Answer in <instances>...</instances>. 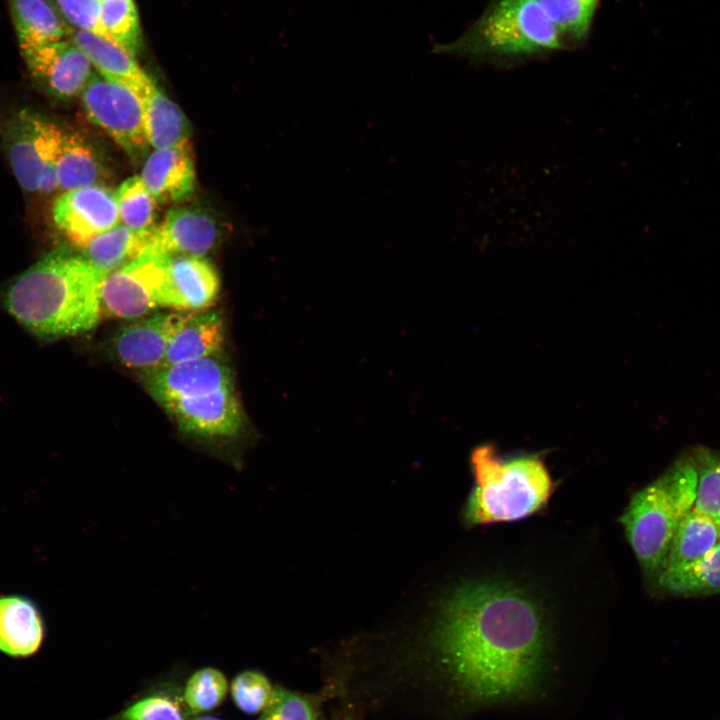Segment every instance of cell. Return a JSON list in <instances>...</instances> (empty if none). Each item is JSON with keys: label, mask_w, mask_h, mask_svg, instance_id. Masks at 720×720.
I'll use <instances>...</instances> for the list:
<instances>
[{"label": "cell", "mask_w": 720, "mask_h": 720, "mask_svg": "<svg viewBox=\"0 0 720 720\" xmlns=\"http://www.w3.org/2000/svg\"><path fill=\"white\" fill-rule=\"evenodd\" d=\"M547 644L540 605L524 590L498 582L457 588L435 631L442 667L474 701L527 694L541 673Z\"/></svg>", "instance_id": "obj_1"}, {"label": "cell", "mask_w": 720, "mask_h": 720, "mask_svg": "<svg viewBox=\"0 0 720 720\" xmlns=\"http://www.w3.org/2000/svg\"><path fill=\"white\" fill-rule=\"evenodd\" d=\"M104 273L84 256L50 254L19 275L4 295L7 310L39 337L86 332L102 316Z\"/></svg>", "instance_id": "obj_2"}, {"label": "cell", "mask_w": 720, "mask_h": 720, "mask_svg": "<svg viewBox=\"0 0 720 720\" xmlns=\"http://www.w3.org/2000/svg\"><path fill=\"white\" fill-rule=\"evenodd\" d=\"M563 48L559 33L538 0H493L458 38L433 53L473 62H512Z\"/></svg>", "instance_id": "obj_3"}, {"label": "cell", "mask_w": 720, "mask_h": 720, "mask_svg": "<svg viewBox=\"0 0 720 720\" xmlns=\"http://www.w3.org/2000/svg\"><path fill=\"white\" fill-rule=\"evenodd\" d=\"M471 465L475 486L465 509L471 525L524 519L552 495V478L537 456L502 460L493 446L482 445L473 450Z\"/></svg>", "instance_id": "obj_4"}, {"label": "cell", "mask_w": 720, "mask_h": 720, "mask_svg": "<svg viewBox=\"0 0 720 720\" xmlns=\"http://www.w3.org/2000/svg\"><path fill=\"white\" fill-rule=\"evenodd\" d=\"M696 487L697 472L689 453L637 491L622 514L628 542L648 574L659 573L678 524L694 506Z\"/></svg>", "instance_id": "obj_5"}, {"label": "cell", "mask_w": 720, "mask_h": 720, "mask_svg": "<svg viewBox=\"0 0 720 720\" xmlns=\"http://www.w3.org/2000/svg\"><path fill=\"white\" fill-rule=\"evenodd\" d=\"M59 126L39 113L22 109L2 127V139L13 174L27 192L58 190L53 154Z\"/></svg>", "instance_id": "obj_6"}, {"label": "cell", "mask_w": 720, "mask_h": 720, "mask_svg": "<svg viewBox=\"0 0 720 720\" xmlns=\"http://www.w3.org/2000/svg\"><path fill=\"white\" fill-rule=\"evenodd\" d=\"M88 118L101 127L132 159L141 158L149 144L142 96L133 88L93 73L82 90Z\"/></svg>", "instance_id": "obj_7"}, {"label": "cell", "mask_w": 720, "mask_h": 720, "mask_svg": "<svg viewBox=\"0 0 720 720\" xmlns=\"http://www.w3.org/2000/svg\"><path fill=\"white\" fill-rule=\"evenodd\" d=\"M170 257L144 250L131 262L106 274L100 286L102 315L135 319L159 307Z\"/></svg>", "instance_id": "obj_8"}, {"label": "cell", "mask_w": 720, "mask_h": 720, "mask_svg": "<svg viewBox=\"0 0 720 720\" xmlns=\"http://www.w3.org/2000/svg\"><path fill=\"white\" fill-rule=\"evenodd\" d=\"M52 216L65 236L83 249L120 223L115 193L96 183L65 191L55 201Z\"/></svg>", "instance_id": "obj_9"}, {"label": "cell", "mask_w": 720, "mask_h": 720, "mask_svg": "<svg viewBox=\"0 0 720 720\" xmlns=\"http://www.w3.org/2000/svg\"><path fill=\"white\" fill-rule=\"evenodd\" d=\"M21 54L31 77L58 99L80 95L93 74L89 59L70 39L43 43Z\"/></svg>", "instance_id": "obj_10"}, {"label": "cell", "mask_w": 720, "mask_h": 720, "mask_svg": "<svg viewBox=\"0 0 720 720\" xmlns=\"http://www.w3.org/2000/svg\"><path fill=\"white\" fill-rule=\"evenodd\" d=\"M185 433L205 438H231L243 427V414L234 386L181 398L161 405Z\"/></svg>", "instance_id": "obj_11"}, {"label": "cell", "mask_w": 720, "mask_h": 720, "mask_svg": "<svg viewBox=\"0 0 720 720\" xmlns=\"http://www.w3.org/2000/svg\"><path fill=\"white\" fill-rule=\"evenodd\" d=\"M145 386L160 404L233 387L228 366L216 356L161 366L146 373Z\"/></svg>", "instance_id": "obj_12"}, {"label": "cell", "mask_w": 720, "mask_h": 720, "mask_svg": "<svg viewBox=\"0 0 720 720\" xmlns=\"http://www.w3.org/2000/svg\"><path fill=\"white\" fill-rule=\"evenodd\" d=\"M189 312L161 313L125 325L113 341L121 364L146 372L161 367L168 345Z\"/></svg>", "instance_id": "obj_13"}, {"label": "cell", "mask_w": 720, "mask_h": 720, "mask_svg": "<svg viewBox=\"0 0 720 720\" xmlns=\"http://www.w3.org/2000/svg\"><path fill=\"white\" fill-rule=\"evenodd\" d=\"M220 279L204 257L171 256L159 300V307L198 312L217 299Z\"/></svg>", "instance_id": "obj_14"}, {"label": "cell", "mask_w": 720, "mask_h": 720, "mask_svg": "<svg viewBox=\"0 0 720 720\" xmlns=\"http://www.w3.org/2000/svg\"><path fill=\"white\" fill-rule=\"evenodd\" d=\"M218 236L217 221L208 211L182 207L169 211L154 228L145 250L168 256L204 257Z\"/></svg>", "instance_id": "obj_15"}, {"label": "cell", "mask_w": 720, "mask_h": 720, "mask_svg": "<svg viewBox=\"0 0 720 720\" xmlns=\"http://www.w3.org/2000/svg\"><path fill=\"white\" fill-rule=\"evenodd\" d=\"M140 177L157 202H178L189 197L195 188L196 175L188 143L154 149Z\"/></svg>", "instance_id": "obj_16"}, {"label": "cell", "mask_w": 720, "mask_h": 720, "mask_svg": "<svg viewBox=\"0 0 720 720\" xmlns=\"http://www.w3.org/2000/svg\"><path fill=\"white\" fill-rule=\"evenodd\" d=\"M67 37L83 51L103 77L123 83L140 94L153 81L138 65L135 57L117 44L71 27Z\"/></svg>", "instance_id": "obj_17"}, {"label": "cell", "mask_w": 720, "mask_h": 720, "mask_svg": "<svg viewBox=\"0 0 720 720\" xmlns=\"http://www.w3.org/2000/svg\"><path fill=\"white\" fill-rule=\"evenodd\" d=\"M223 342L224 325L217 312H189L172 337L162 366L215 356Z\"/></svg>", "instance_id": "obj_18"}, {"label": "cell", "mask_w": 720, "mask_h": 720, "mask_svg": "<svg viewBox=\"0 0 720 720\" xmlns=\"http://www.w3.org/2000/svg\"><path fill=\"white\" fill-rule=\"evenodd\" d=\"M44 636L42 618L35 605L20 596L0 598V651L10 656H29Z\"/></svg>", "instance_id": "obj_19"}, {"label": "cell", "mask_w": 720, "mask_h": 720, "mask_svg": "<svg viewBox=\"0 0 720 720\" xmlns=\"http://www.w3.org/2000/svg\"><path fill=\"white\" fill-rule=\"evenodd\" d=\"M20 50L68 36L70 26L51 0H8Z\"/></svg>", "instance_id": "obj_20"}, {"label": "cell", "mask_w": 720, "mask_h": 720, "mask_svg": "<svg viewBox=\"0 0 720 720\" xmlns=\"http://www.w3.org/2000/svg\"><path fill=\"white\" fill-rule=\"evenodd\" d=\"M146 138L153 149L187 144L190 129L181 109L153 82L141 93Z\"/></svg>", "instance_id": "obj_21"}, {"label": "cell", "mask_w": 720, "mask_h": 720, "mask_svg": "<svg viewBox=\"0 0 720 720\" xmlns=\"http://www.w3.org/2000/svg\"><path fill=\"white\" fill-rule=\"evenodd\" d=\"M58 190L68 191L95 184L101 167L95 154L79 136L59 127L53 154Z\"/></svg>", "instance_id": "obj_22"}, {"label": "cell", "mask_w": 720, "mask_h": 720, "mask_svg": "<svg viewBox=\"0 0 720 720\" xmlns=\"http://www.w3.org/2000/svg\"><path fill=\"white\" fill-rule=\"evenodd\" d=\"M719 542L718 524L693 507L678 524L659 573L680 568L700 559Z\"/></svg>", "instance_id": "obj_23"}, {"label": "cell", "mask_w": 720, "mask_h": 720, "mask_svg": "<svg viewBox=\"0 0 720 720\" xmlns=\"http://www.w3.org/2000/svg\"><path fill=\"white\" fill-rule=\"evenodd\" d=\"M153 230L135 231L121 223L93 239L85 258L105 275L137 258L147 247Z\"/></svg>", "instance_id": "obj_24"}, {"label": "cell", "mask_w": 720, "mask_h": 720, "mask_svg": "<svg viewBox=\"0 0 720 720\" xmlns=\"http://www.w3.org/2000/svg\"><path fill=\"white\" fill-rule=\"evenodd\" d=\"M657 578L661 588L677 596L720 594V542L700 559Z\"/></svg>", "instance_id": "obj_25"}, {"label": "cell", "mask_w": 720, "mask_h": 720, "mask_svg": "<svg viewBox=\"0 0 720 720\" xmlns=\"http://www.w3.org/2000/svg\"><path fill=\"white\" fill-rule=\"evenodd\" d=\"M120 223L135 231L154 229L157 200L139 176L126 179L115 193Z\"/></svg>", "instance_id": "obj_26"}, {"label": "cell", "mask_w": 720, "mask_h": 720, "mask_svg": "<svg viewBox=\"0 0 720 720\" xmlns=\"http://www.w3.org/2000/svg\"><path fill=\"white\" fill-rule=\"evenodd\" d=\"M690 455L697 472L693 507L713 519L720 528V453L698 447Z\"/></svg>", "instance_id": "obj_27"}, {"label": "cell", "mask_w": 720, "mask_h": 720, "mask_svg": "<svg viewBox=\"0 0 720 720\" xmlns=\"http://www.w3.org/2000/svg\"><path fill=\"white\" fill-rule=\"evenodd\" d=\"M100 20L112 40L135 57L142 40L133 0H100Z\"/></svg>", "instance_id": "obj_28"}, {"label": "cell", "mask_w": 720, "mask_h": 720, "mask_svg": "<svg viewBox=\"0 0 720 720\" xmlns=\"http://www.w3.org/2000/svg\"><path fill=\"white\" fill-rule=\"evenodd\" d=\"M558 33L575 40L589 32L599 0H538Z\"/></svg>", "instance_id": "obj_29"}, {"label": "cell", "mask_w": 720, "mask_h": 720, "mask_svg": "<svg viewBox=\"0 0 720 720\" xmlns=\"http://www.w3.org/2000/svg\"><path fill=\"white\" fill-rule=\"evenodd\" d=\"M228 689L227 678L221 670L203 667L188 678L184 688V702L195 713L208 712L222 704Z\"/></svg>", "instance_id": "obj_30"}, {"label": "cell", "mask_w": 720, "mask_h": 720, "mask_svg": "<svg viewBox=\"0 0 720 720\" xmlns=\"http://www.w3.org/2000/svg\"><path fill=\"white\" fill-rule=\"evenodd\" d=\"M230 691L239 710L247 714H257L269 704L274 687L262 672L245 670L233 678Z\"/></svg>", "instance_id": "obj_31"}, {"label": "cell", "mask_w": 720, "mask_h": 720, "mask_svg": "<svg viewBox=\"0 0 720 720\" xmlns=\"http://www.w3.org/2000/svg\"><path fill=\"white\" fill-rule=\"evenodd\" d=\"M258 720H324L313 700L300 693L274 687L272 698Z\"/></svg>", "instance_id": "obj_32"}, {"label": "cell", "mask_w": 720, "mask_h": 720, "mask_svg": "<svg viewBox=\"0 0 720 720\" xmlns=\"http://www.w3.org/2000/svg\"><path fill=\"white\" fill-rule=\"evenodd\" d=\"M54 1L64 19L71 24L73 28L91 32L115 43L102 26L100 20V0Z\"/></svg>", "instance_id": "obj_33"}, {"label": "cell", "mask_w": 720, "mask_h": 720, "mask_svg": "<svg viewBox=\"0 0 720 720\" xmlns=\"http://www.w3.org/2000/svg\"><path fill=\"white\" fill-rule=\"evenodd\" d=\"M117 720H184L179 705L167 696L152 695L134 702Z\"/></svg>", "instance_id": "obj_34"}, {"label": "cell", "mask_w": 720, "mask_h": 720, "mask_svg": "<svg viewBox=\"0 0 720 720\" xmlns=\"http://www.w3.org/2000/svg\"><path fill=\"white\" fill-rule=\"evenodd\" d=\"M195 720H223L214 716H199Z\"/></svg>", "instance_id": "obj_35"}]
</instances>
